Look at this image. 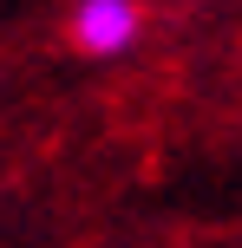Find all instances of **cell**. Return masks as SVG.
Segmentation results:
<instances>
[{"label": "cell", "instance_id": "obj_1", "mask_svg": "<svg viewBox=\"0 0 242 248\" xmlns=\"http://www.w3.org/2000/svg\"><path fill=\"white\" fill-rule=\"evenodd\" d=\"M144 39V0H72L65 7V46L79 59H125Z\"/></svg>", "mask_w": 242, "mask_h": 248}]
</instances>
